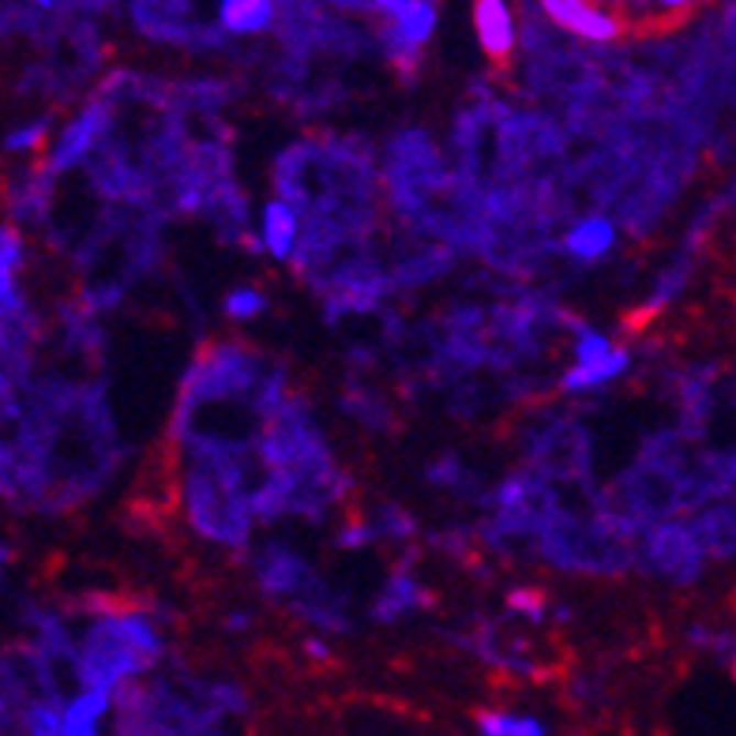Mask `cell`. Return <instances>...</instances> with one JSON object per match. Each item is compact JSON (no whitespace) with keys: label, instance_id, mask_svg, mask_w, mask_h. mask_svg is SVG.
I'll use <instances>...</instances> for the list:
<instances>
[{"label":"cell","instance_id":"obj_9","mask_svg":"<svg viewBox=\"0 0 736 736\" xmlns=\"http://www.w3.org/2000/svg\"><path fill=\"white\" fill-rule=\"evenodd\" d=\"M263 308H267V297L256 294V289H233V294L226 297V312H230L233 320H252Z\"/></svg>","mask_w":736,"mask_h":736},{"label":"cell","instance_id":"obj_17","mask_svg":"<svg viewBox=\"0 0 736 736\" xmlns=\"http://www.w3.org/2000/svg\"><path fill=\"white\" fill-rule=\"evenodd\" d=\"M733 680H736V661H733Z\"/></svg>","mask_w":736,"mask_h":736},{"label":"cell","instance_id":"obj_2","mask_svg":"<svg viewBox=\"0 0 736 736\" xmlns=\"http://www.w3.org/2000/svg\"><path fill=\"white\" fill-rule=\"evenodd\" d=\"M474 26L488 57L507 61V53H512L515 45V34H512V15H507L504 0H474Z\"/></svg>","mask_w":736,"mask_h":736},{"label":"cell","instance_id":"obj_5","mask_svg":"<svg viewBox=\"0 0 736 736\" xmlns=\"http://www.w3.org/2000/svg\"><path fill=\"white\" fill-rule=\"evenodd\" d=\"M102 121H106V109L102 106L87 109V113L68 129L65 140H61L57 154H53V169H65V166H72V162L84 158V154L90 151V143L98 140V129H102Z\"/></svg>","mask_w":736,"mask_h":736},{"label":"cell","instance_id":"obj_6","mask_svg":"<svg viewBox=\"0 0 736 736\" xmlns=\"http://www.w3.org/2000/svg\"><path fill=\"white\" fill-rule=\"evenodd\" d=\"M222 23L238 34L263 31L271 20H275V0H222Z\"/></svg>","mask_w":736,"mask_h":736},{"label":"cell","instance_id":"obj_13","mask_svg":"<svg viewBox=\"0 0 736 736\" xmlns=\"http://www.w3.org/2000/svg\"><path fill=\"white\" fill-rule=\"evenodd\" d=\"M507 736H545V729H541V722H534V717H515Z\"/></svg>","mask_w":736,"mask_h":736},{"label":"cell","instance_id":"obj_1","mask_svg":"<svg viewBox=\"0 0 736 736\" xmlns=\"http://www.w3.org/2000/svg\"><path fill=\"white\" fill-rule=\"evenodd\" d=\"M545 12L552 15L560 26H568V31L583 34V39H594V42H608L616 39V20L605 12H597L594 4H586V0H541Z\"/></svg>","mask_w":736,"mask_h":736},{"label":"cell","instance_id":"obj_7","mask_svg":"<svg viewBox=\"0 0 736 736\" xmlns=\"http://www.w3.org/2000/svg\"><path fill=\"white\" fill-rule=\"evenodd\" d=\"M628 369V350H613L605 361H597V365H575L563 376V391H590L597 384H608L613 376H620V372Z\"/></svg>","mask_w":736,"mask_h":736},{"label":"cell","instance_id":"obj_16","mask_svg":"<svg viewBox=\"0 0 736 736\" xmlns=\"http://www.w3.org/2000/svg\"><path fill=\"white\" fill-rule=\"evenodd\" d=\"M39 4H57V0H39Z\"/></svg>","mask_w":736,"mask_h":736},{"label":"cell","instance_id":"obj_12","mask_svg":"<svg viewBox=\"0 0 736 736\" xmlns=\"http://www.w3.org/2000/svg\"><path fill=\"white\" fill-rule=\"evenodd\" d=\"M42 140H45V129H42V124H31V129H26V132L8 135V151H26V147H39Z\"/></svg>","mask_w":736,"mask_h":736},{"label":"cell","instance_id":"obj_3","mask_svg":"<svg viewBox=\"0 0 736 736\" xmlns=\"http://www.w3.org/2000/svg\"><path fill=\"white\" fill-rule=\"evenodd\" d=\"M650 552H653V563L666 568L669 575H688V571L695 568V541L692 534L680 530V526H669V530L653 534Z\"/></svg>","mask_w":736,"mask_h":736},{"label":"cell","instance_id":"obj_10","mask_svg":"<svg viewBox=\"0 0 736 736\" xmlns=\"http://www.w3.org/2000/svg\"><path fill=\"white\" fill-rule=\"evenodd\" d=\"M575 353H579V365H597V361H605L608 353H613V347H608L602 334H594V331H579Z\"/></svg>","mask_w":736,"mask_h":736},{"label":"cell","instance_id":"obj_4","mask_svg":"<svg viewBox=\"0 0 736 736\" xmlns=\"http://www.w3.org/2000/svg\"><path fill=\"white\" fill-rule=\"evenodd\" d=\"M263 244H267L271 256H294L297 244V211L294 204L278 199V204H267L263 211Z\"/></svg>","mask_w":736,"mask_h":736},{"label":"cell","instance_id":"obj_14","mask_svg":"<svg viewBox=\"0 0 736 736\" xmlns=\"http://www.w3.org/2000/svg\"><path fill=\"white\" fill-rule=\"evenodd\" d=\"M372 4H380V8H387V12H403L410 0H372Z\"/></svg>","mask_w":736,"mask_h":736},{"label":"cell","instance_id":"obj_8","mask_svg":"<svg viewBox=\"0 0 736 736\" xmlns=\"http://www.w3.org/2000/svg\"><path fill=\"white\" fill-rule=\"evenodd\" d=\"M613 238L616 233L605 218H586V222H579L575 230L568 233V249L583 260H597L602 252L613 249Z\"/></svg>","mask_w":736,"mask_h":736},{"label":"cell","instance_id":"obj_15","mask_svg":"<svg viewBox=\"0 0 736 736\" xmlns=\"http://www.w3.org/2000/svg\"><path fill=\"white\" fill-rule=\"evenodd\" d=\"M658 4H661V8H688V4H692V0H658Z\"/></svg>","mask_w":736,"mask_h":736},{"label":"cell","instance_id":"obj_11","mask_svg":"<svg viewBox=\"0 0 736 736\" xmlns=\"http://www.w3.org/2000/svg\"><path fill=\"white\" fill-rule=\"evenodd\" d=\"M512 722H515V717L496 714V711H493V714H488V711H485V714H477V725H481V733H485V736H507V729H512Z\"/></svg>","mask_w":736,"mask_h":736}]
</instances>
